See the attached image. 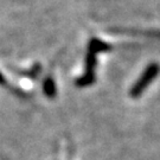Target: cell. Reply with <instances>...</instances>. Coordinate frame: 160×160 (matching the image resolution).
I'll return each mask as SVG.
<instances>
[{
  "mask_svg": "<svg viewBox=\"0 0 160 160\" xmlns=\"http://www.w3.org/2000/svg\"><path fill=\"white\" fill-rule=\"evenodd\" d=\"M114 33L118 34H133V36H146L149 38H157L160 39V31H138V30L129 29H112Z\"/></svg>",
  "mask_w": 160,
  "mask_h": 160,
  "instance_id": "7a4b0ae2",
  "label": "cell"
},
{
  "mask_svg": "<svg viewBox=\"0 0 160 160\" xmlns=\"http://www.w3.org/2000/svg\"><path fill=\"white\" fill-rule=\"evenodd\" d=\"M88 49L90 50H94L95 52L100 53V52H104V51H110L112 46L109 45L108 43H104L101 39H97V38H92L90 42H89V45H88Z\"/></svg>",
  "mask_w": 160,
  "mask_h": 160,
  "instance_id": "3957f363",
  "label": "cell"
},
{
  "mask_svg": "<svg viewBox=\"0 0 160 160\" xmlns=\"http://www.w3.org/2000/svg\"><path fill=\"white\" fill-rule=\"evenodd\" d=\"M160 72V65L158 63H151L146 68V70L143 71L141 76L139 77V80L133 84L131 92H129V95H131L133 98H138L142 94L147 87L155 80V77L158 76V74Z\"/></svg>",
  "mask_w": 160,
  "mask_h": 160,
  "instance_id": "6da1fadb",
  "label": "cell"
},
{
  "mask_svg": "<svg viewBox=\"0 0 160 160\" xmlns=\"http://www.w3.org/2000/svg\"><path fill=\"white\" fill-rule=\"evenodd\" d=\"M44 92L49 98H53L56 96V84L51 77H48L44 82Z\"/></svg>",
  "mask_w": 160,
  "mask_h": 160,
  "instance_id": "277c9868",
  "label": "cell"
}]
</instances>
